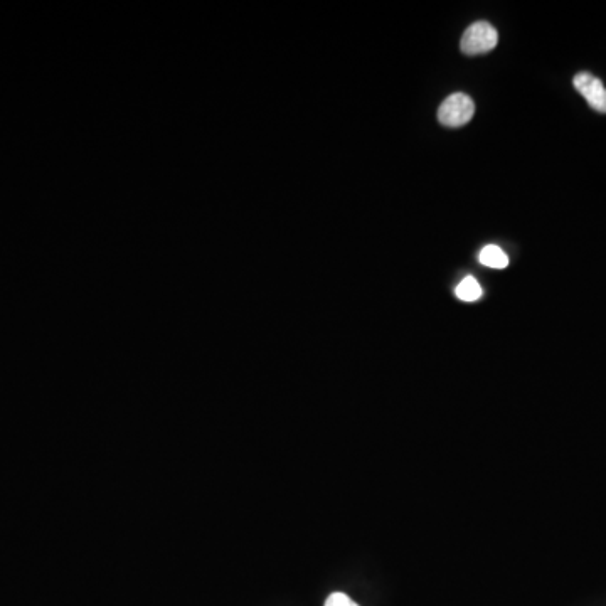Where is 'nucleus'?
<instances>
[{
	"instance_id": "obj_4",
	"label": "nucleus",
	"mask_w": 606,
	"mask_h": 606,
	"mask_svg": "<svg viewBox=\"0 0 606 606\" xmlns=\"http://www.w3.org/2000/svg\"><path fill=\"white\" fill-rule=\"evenodd\" d=\"M479 260L482 265L494 268V270H502L509 266V256L505 255L499 246H485L484 250L480 251Z\"/></svg>"
},
{
	"instance_id": "obj_2",
	"label": "nucleus",
	"mask_w": 606,
	"mask_h": 606,
	"mask_svg": "<svg viewBox=\"0 0 606 606\" xmlns=\"http://www.w3.org/2000/svg\"><path fill=\"white\" fill-rule=\"evenodd\" d=\"M499 43V32L490 22L479 21L468 27L463 34L462 53L467 56H477V54H485Z\"/></svg>"
},
{
	"instance_id": "obj_5",
	"label": "nucleus",
	"mask_w": 606,
	"mask_h": 606,
	"mask_svg": "<svg viewBox=\"0 0 606 606\" xmlns=\"http://www.w3.org/2000/svg\"><path fill=\"white\" fill-rule=\"evenodd\" d=\"M482 287L480 283L475 280L474 277H465L462 282L458 283V287L455 288V295H457L462 302H477L482 298Z\"/></svg>"
},
{
	"instance_id": "obj_3",
	"label": "nucleus",
	"mask_w": 606,
	"mask_h": 606,
	"mask_svg": "<svg viewBox=\"0 0 606 606\" xmlns=\"http://www.w3.org/2000/svg\"><path fill=\"white\" fill-rule=\"evenodd\" d=\"M576 91L583 95L595 112L606 113V88L603 81L591 73H578L573 80Z\"/></svg>"
},
{
	"instance_id": "obj_6",
	"label": "nucleus",
	"mask_w": 606,
	"mask_h": 606,
	"mask_svg": "<svg viewBox=\"0 0 606 606\" xmlns=\"http://www.w3.org/2000/svg\"><path fill=\"white\" fill-rule=\"evenodd\" d=\"M324 606H359L356 601L349 598L346 593H341V591H335L332 595L325 600Z\"/></svg>"
},
{
	"instance_id": "obj_1",
	"label": "nucleus",
	"mask_w": 606,
	"mask_h": 606,
	"mask_svg": "<svg viewBox=\"0 0 606 606\" xmlns=\"http://www.w3.org/2000/svg\"><path fill=\"white\" fill-rule=\"evenodd\" d=\"M474 115V100L465 93H453L438 108V120L448 128L463 127Z\"/></svg>"
}]
</instances>
